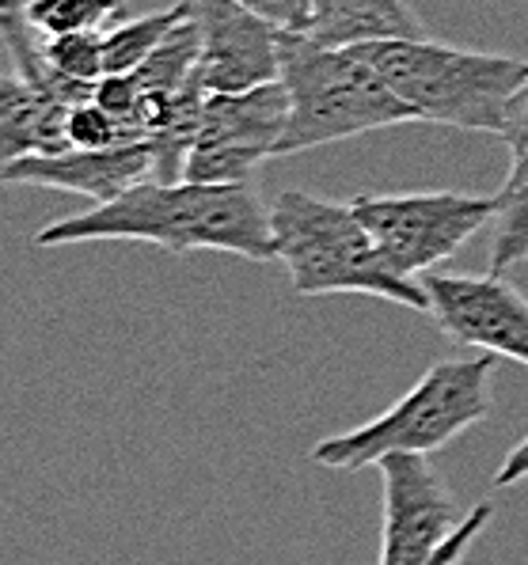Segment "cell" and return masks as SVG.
<instances>
[{"mask_svg":"<svg viewBox=\"0 0 528 565\" xmlns=\"http://www.w3.org/2000/svg\"><path fill=\"white\" fill-rule=\"evenodd\" d=\"M377 467L384 478L377 565H426L456 535L467 512H461L430 456H388Z\"/></svg>","mask_w":528,"mask_h":565,"instance_id":"9","label":"cell"},{"mask_svg":"<svg viewBox=\"0 0 528 565\" xmlns=\"http://www.w3.org/2000/svg\"><path fill=\"white\" fill-rule=\"evenodd\" d=\"M187 15H194V0L160 8V12H149V15H137V20L115 23L110 31H103V65H107V76L141 68Z\"/></svg>","mask_w":528,"mask_h":565,"instance_id":"14","label":"cell"},{"mask_svg":"<svg viewBox=\"0 0 528 565\" xmlns=\"http://www.w3.org/2000/svg\"><path fill=\"white\" fill-rule=\"evenodd\" d=\"M305 39L331 50H350L392 39H430V34L406 0H311Z\"/></svg>","mask_w":528,"mask_h":565,"instance_id":"13","label":"cell"},{"mask_svg":"<svg viewBox=\"0 0 528 565\" xmlns=\"http://www.w3.org/2000/svg\"><path fill=\"white\" fill-rule=\"evenodd\" d=\"M282 84L289 92V126L278 156L414 121L361 46L331 50L305 34H282Z\"/></svg>","mask_w":528,"mask_h":565,"instance_id":"5","label":"cell"},{"mask_svg":"<svg viewBox=\"0 0 528 565\" xmlns=\"http://www.w3.org/2000/svg\"><path fill=\"white\" fill-rule=\"evenodd\" d=\"M247 12L263 15L266 23H274L285 34H308L311 23V0H236Z\"/></svg>","mask_w":528,"mask_h":565,"instance_id":"20","label":"cell"},{"mask_svg":"<svg viewBox=\"0 0 528 565\" xmlns=\"http://www.w3.org/2000/svg\"><path fill=\"white\" fill-rule=\"evenodd\" d=\"M68 145L73 149H115V145H134V137L115 115H107L99 103L88 99L68 110Z\"/></svg>","mask_w":528,"mask_h":565,"instance_id":"18","label":"cell"},{"mask_svg":"<svg viewBox=\"0 0 528 565\" xmlns=\"http://www.w3.org/2000/svg\"><path fill=\"white\" fill-rule=\"evenodd\" d=\"M278 263L297 297H377L430 311L422 281L400 274L361 224L350 202H327L305 190H282L271 205Z\"/></svg>","mask_w":528,"mask_h":565,"instance_id":"2","label":"cell"},{"mask_svg":"<svg viewBox=\"0 0 528 565\" xmlns=\"http://www.w3.org/2000/svg\"><path fill=\"white\" fill-rule=\"evenodd\" d=\"M129 0H34L28 20L42 39L73 31H110L126 15Z\"/></svg>","mask_w":528,"mask_h":565,"instance_id":"16","label":"cell"},{"mask_svg":"<svg viewBox=\"0 0 528 565\" xmlns=\"http://www.w3.org/2000/svg\"><path fill=\"white\" fill-rule=\"evenodd\" d=\"M285 126H289V92L282 81L251 92H210L183 179L210 186H244L258 163L278 156Z\"/></svg>","mask_w":528,"mask_h":565,"instance_id":"7","label":"cell"},{"mask_svg":"<svg viewBox=\"0 0 528 565\" xmlns=\"http://www.w3.org/2000/svg\"><path fill=\"white\" fill-rule=\"evenodd\" d=\"M495 239H490V274H506L509 266L528 258V149L514 156L509 175L498 190Z\"/></svg>","mask_w":528,"mask_h":565,"instance_id":"15","label":"cell"},{"mask_svg":"<svg viewBox=\"0 0 528 565\" xmlns=\"http://www.w3.org/2000/svg\"><path fill=\"white\" fill-rule=\"evenodd\" d=\"M495 353L483 358H448L414 380L403 398H395L384 414L358 425L339 437H324L308 451L311 463L331 471H361L388 456H434L437 448L453 445L467 429L487 422L490 384L498 369Z\"/></svg>","mask_w":528,"mask_h":565,"instance_id":"3","label":"cell"},{"mask_svg":"<svg viewBox=\"0 0 528 565\" xmlns=\"http://www.w3.org/2000/svg\"><path fill=\"white\" fill-rule=\"evenodd\" d=\"M4 182H23V186L68 190L88 202L103 205L123 198L126 190L141 186L152 179V145H115V149H65L54 156H23L0 168Z\"/></svg>","mask_w":528,"mask_h":565,"instance_id":"11","label":"cell"},{"mask_svg":"<svg viewBox=\"0 0 528 565\" xmlns=\"http://www.w3.org/2000/svg\"><path fill=\"white\" fill-rule=\"evenodd\" d=\"M34 0H0V15H28Z\"/></svg>","mask_w":528,"mask_h":565,"instance_id":"23","label":"cell"},{"mask_svg":"<svg viewBox=\"0 0 528 565\" xmlns=\"http://www.w3.org/2000/svg\"><path fill=\"white\" fill-rule=\"evenodd\" d=\"M46 61L57 73L73 76L84 84H99L107 76L103 65V34L99 31H73V34H54V39H42Z\"/></svg>","mask_w":528,"mask_h":565,"instance_id":"17","label":"cell"},{"mask_svg":"<svg viewBox=\"0 0 528 565\" xmlns=\"http://www.w3.org/2000/svg\"><path fill=\"white\" fill-rule=\"evenodd\" d=\"M490 520H495V505H490V501H479V505H472V509H467V516H464V524L456 527V535L448 539V543L441 546V551L426 565H461L467 558V551L475 546V539L487 532Z\"/></svg>","mask_w":528,"mask_h":565,"instance_id":"19","label":"cell"},{"mask_svg":"<svg viewBox=\"0 0 528 565\" xmlns=\"http://www.w3.org/2000/svg\"><path fill=\"white\" fill-rule=\"evenodd\" d=\"M68 103L31 88L20 73L0 81V168L23 156H54L68 145Z\"/></svg>","mask_w":528,"mask_h":565,"instance_id":"12","label":"cell"},{"mask_svg":"<svg viewBox=\"0 0 528 565\" xmlns=\"http://www.w3.org/2000/svg\"><path fill=\"white\" fill-rule=\"evenodd\" d=\"M350 205L377 239L380 255L406 277L434 274L498 216L495 194H456V190L358 194Z\"/></svg>","mask_w":528,"mask_h":565,"instance_id":"6","label":"cell"},{"mask_svg":"<svg viewBox=\"0 0 528 565\" xmlns=\"http://www.w3.org/2000/svg\"><path fill=\"white\" fill-rule=\"evenodd\" d=\"M202 73L210 92H251L282 81V34L236 0H194Z\"/></svg>","mask_w":528,"mask_h":565,"instance_id":"10","label":"cell"},{"mask_svg":"<svg viewBox=\"0 0 528 565\" xmlns=\"http://www.w3.org/2000/svg\"><path fill=\"white\" fill-rule=\"evenodd\" d=\"M525 478H528V437L517 440V445L509 448V456L501 459V467L495 475V486H498V490H506V486H517V482H525Z\"/></svg>","mask_w":528,"mask_h":565,"instance_id":"22","label":"cell"},{"mask_svg":"<svg viewBox=\"0 0 528 565\" xmlns=\"http://www.w3.org/2000/svg\"><path fill=\"white\" fill-rule=\"evenodd\" d=\"M384 84L411 107L414 121L501 137L528 61L483 50L441 46L434 39H392L361 46Z\"/></svg>","mask_w":528,"mask_h":565,"instance_id":"4","label":"cell"},{"mask_svg":"<svg viewBox=\"0 0 528 565\" xmlns=\"http://www.w3.org/2000/svg\"><path fill=\"white\" fill-rule=\"evenodd\" d=\"M430 316L461 350L495 353L528 369V297L506 274H426Z\"/></svg>","mask_w":528,"mask_h":565,"instance_id":"8","label":"cell"},{"mask_svg":"<svg viewBox=\"0 0 528 565\" xmlns=\"http://www.w3.org/2000/svg\"><path fill=\"white\" fill-rule=\"evenodd\" d=\"M501 145H506L514 156L528 149V81L521 84V92L514 95V103H509L506 129H501Z\"/></svg>","mask_w":528,"mask_h":565,"instance_id":"21","label":"cell"},{"mask_svg":"<svg viewBox=\"0 0 528 565\" xmlns=\"http://www.w3.org/2000/svg\"><path fill=\"white\" fill-rule=\"evenodd\" d=\"M152 243L168 255L224 250L247 263H278L271 205L258 190L210 186V182H141L115 202L92 205L76 216L54 221L34 236V247L68 243Z\"/></svg>","mask_w":528,"mask_h":565,"instance_id":"1","label":"cell"}]
</instances>
